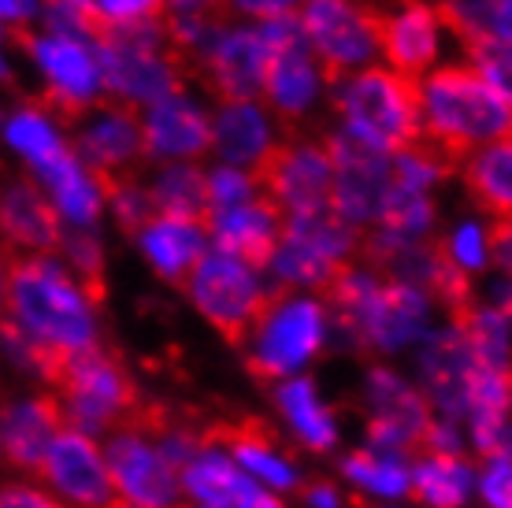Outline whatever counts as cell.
Returning <instances> with one entry per match:
<instances>
[{
	"label": "cell",
	"mask_w": 512,
	"mask_h": 508,
	"mask_svg": "<svg viewBox=\"0 0 512 508\" xmlns=\"http://www.w3.org/2000/svg\"><path fill=\"white\" fill-rule=\"evenodd\" d=\"M256 197H264V190H260V178L253 171L231 164H216L208 171V216L242 208V204L256 201Z\"/></svg>",
	"instance_id": "40"
},
{
	"label": "cell",
	"mask_w": 512,
	"mask_h": 508,
	"mask_svg": "<svg viewBox=\"0 0 512 508\" xmlns=\"http://www.w3.org/2000/svg\"><path fill=\"white\" fill-rule=\"evenodd\" d=\"M208 230H212V249L231 253L249 267H256V271H264L279 253L286 216L268 197H256V201L242 204V208L208 216Z\"/></svg>",
	"instance_id": "26"
},
{
	"label": "cell",
	"mask_w": 512,
	"mask_h": 508,
	"mask_svg": "<svg viewBox=\"0 0 512 508\" xmlns=\"http://www.w3.org/2000/svg\"><path fill=\"white\" fill-rule=\"evenodd\" d=\"M275 401H279L286 423L294 427V434L308 449L316 453H327L334 442H338V423H334V412L320 401L316 394V382L312 379H286L275 386Z\"/></svg>",
	"instance_id": "32"
},
{
	"label": "cell",
	"mask_w": 512,
	"mask_h": 508,
	"mask_svg": "<svg viewBox=\"0 0 512 508\" xmlns=\"http://www.w3.org/2000/svg\"><path fill=\"white\" fill-rule=\"evenodd\" d=\"M104 26H138L164 19L171 0H93Z\"/></svg>",
	"instance_id": "42"
},
{
	"label": "cell",
	"mask_w": 512,
	"mask_h": 508,
	"mask_svg": "<svg viewBox=\"0 0 512 508\" xmlns=\"http://www.w3.org/2000/svg\"><path fill=\"white\" fill-rule=\"evenodd\" d=\"M138 253L145 256V264L153 267L156 275L171 286H186L197 264L205 260L212 249V230L208 219H182V216H156L149 227L141 230Z\"/></svg>",
	"instance_id": "27"
},
{
	"label": "cell",
	"mask_w": 512,
	"mask_h": 508,
	"mask_svg": "<svg viewBox=\"0 0 512 508\" xmlns=\"http://www.w3.org/2000/svg\"><path fill=\"white\" fill-rule=\"evenodd\" d=\"M97 56L108 101L127 104L134 112H145L182 93L193 71L171 41L167 15L138 26H104V34L97 38Z\"/></svg>",
	"instance_id": "4"
},
{
	"label": "cell",
	"mask_w": 512,
	"mask_h": 508,
	"mask_svg": "<svg viewBox=\"0 0 512 508\" xmlns=\"http://www.w3.org/2000/svg\"><path fill=\"white\" fill-rule=\"evenodd\" d=\"M64 431H71V423H67L64 401L52 390L8 405L4 408V460H8V468L23 471V475H45V460Z\"/></svg>",
	"instance_id": "22"
},
{
	"label": "cell",
	"mask_w": 512,
	"mask_h": 508,
	"mask_svg": "<svg viewBox=\"0 0 512 508\" xmlns=\"http://www.w3.org/2000/svg\"><path fill=\"white\" fill-rule=\"evenodd\" d=\"M372 230H383V234H390L397 242H431L438 230L435 193H423V190H412V186L394 182L383 201L379 223H375Z\"/></svg>",
	"instance_id": "35"
},
{
	"label": "cell",
	"mask_w": 512,
	"mask_h": 508,
	"mask_svg": "<svg viewBox=\"0 0 512 508\" xmlns=\"http://www.w3.org/2000/svg\"><path fill=\"white\" fill-rule=\"evenodd\" d=\"M4 141L19 160L26 164V171L52 164L56 156H64L71 145L60 134V119L45 108V104H19L8 123H4Z\"/></svg>",
	"instance_id": "30"
},
{
	"label": "cell",
	"mask_w": 512,
	"mask_h": 508,
	"mask_svg": "<svg viewBox=\"0 0 512 508\" xmlns=\"http://www.w3.org/2000/svg\"><path fill=\"white\" fill-rule=\"evenodd\" d=\"M490 308L512 323V279H505V275H501V279L494 282V290H490Z\"/></svg>",
	"instance_id": "51"
},
{
	"label": "cell",
	"mask_w": 512,
	"mask_h": 508,
	"mask_svg": "<svg viewBox=\"0 0 512 508\" xmlns=\"http://www.w3.org/2000/svg\"><path fill=\"white\" fill-rule=\"evenodd\" d=\"M0 219H4V242L12 253L26 256H56L64 242V216L56 212L49 193L41 190L34 178L8 182L4 201H0Z\"/></svg>",
	"instance_id": "25"
},
{
	"label": "cell",
	"mask_w": 512,
	"mask_h": 508,
	"mask_svg": "<svg viewBox=\"0 0 512 508\" xmlns=\"http://www.w3.org/2000/svg\"><path fill=\"white\" fill-rule=\"evenodd\" d=\"M461 182L472 204L494 223L512 219V138H501L461 164Z\"/></svg>",
	"instance_id": "29"
},
{
	"label": "cell",
	"mask_w": 512,
	"mask_h": 508,
	"mask_svg": "<svg viewBox=\"0 0 512 508\" xmlns=\"http://www.w3.org/2000/svg\"><path fill=\"white\" fill-rule=\"evenodd\" d=\"M145 127V156L153 164H197L212 153V112L186 93L141 112Z\"/></svg>",
	"instance_id": "21"
},
{
	"label": "cell",
	"mask_w": 512,
	"mask_h": 508,
	"mask_svg": "<svg viewBox=\"0 0 512 508\" xmlns=\"http://www.w3.org/2000/svg\"><path fill=\"white\" fill-rule=\"evenodd\" d=\"M342 471H346L353 483L364 486V490L383 497H405L412 490V471L405 468V460L394 457V453H379L372 445L346 453Z\"/></svg>",
	"instance_id": "36"
},
{
	"label": "cell",
	"mask_w": 512,
	"mask_h": 508,
	"mask_svg": "<svg viewBox=\"0 0 512 508\" xmlns=\"http://www.w3.org/2000/svg\"><path fill=\"white\" fill-rule=\"evenodd\" d=\"M427 334H431V297L420 286L383 275L375 297L364 305L346 338L360 353H394V349H405Z\"/></svg>",
	"instance_id": "15"
},
{
	"label": "cell",
	"mask_w": 512,
	"mask_h": 508,
	"mask_svg": "<svg viewBox=\"0 0 512 508\" xmlns=\"http://www.w3.org/2000/svg\"><path fill=\"white\" fill-rule=\"evenodd\" d=\"M453 175H461V164L442 153V149H435L431 141H420V145L394 156V182L412 186V190L431 193Z\"/></svg>",
	"instance_id": "39"
},
{
	"label": "cell",
	"mask_w": 512,
	"mask_h": 508,
	"mask_svg": "<svg viewBox=\"0 0 512 508\" xmlns=\"http://www.w3.org/2000/svg\"><path fill=\"white\" fill-rule=\"evenodd\" d=\"M487 45L512 49V0H494V15H490V41H487Z\"/></svg>",
	"instance_id": "49"
},
{
	"label": "cell",
	"mask_w": 512,
	"mask_h": 508,
	"mask_svg": "<svg viewBox=\"0 0 512 508\" xmlns=\"http://www.w3.org/2000/svg\"><path fill=\"white\" fill-rule=\"evenodd\" d=\"M205 449H219L227 457L245 468L249 475H256L260 483L275 486V490H301V479H297V468L290 464V457L282 453L279 434L271 431L264 420L256 416H219V420H208L205 427Z\"/></svg>",
	"instance_id": "20"
},
{
	"label": "cell",
	"mask_w": 512,
	"mask_h": 508,
	"mask_svg": "<svg viewBox=\"0 0 512 508\" xmlns=\"http://www.w3.org/2000/svg\"><path fill=\"white\" fill-rule=\"evenodd\" d=\"M238 508H286L275 494H268L260 483H249V490L242 494V501H238Z\"/></svg>",
	"instance_id": "52"
},
{
	"label": "cell",
	"mask_w": 512,
	"mask_h": 508,
	"mask_svg": "<svg viewBox=\"0 0 512 508\" xmlns=\"http://www.w3.org/2000/svg\"><path fill=\"white\" fill-rule=\"evenodd\" d=\"M179 508H186V505H179Z\"/></svg>",
	"instance_id": "54"
},
{
	"label": "cell",
	"mask_w": 512,
	"mask_h": 508,
	"mask_svg": "<svg viewBox=\"0 0 512 508\" xmlns=\"http://www.w3.org/2000/svg\"><path fill=\"white\" fill-rule=\"evenodd\" d=\"M12 38L19 41V49L26 52V60L34 64L41 86H45L41 104L60 123H82L97 104L108 101L97 45L49 34V30H38V34L26 30V34H12Z\"/></svg>",
	"instance_id": "9"
},
{
	"label": "cell",
	"mask_w": 512,
	"mask_h": 508,
	"mask_svg": "<svg viewBox=\"0 0 512 508\" xmlns=\"http://www.w3.org/2000/svg\"><path fill=\"white\" fill-rule=\"evenodd\" d=\"M264 41H268V82H264V104L271 115L286 127H301L308 115L320 108L323 93L331 89V78L308 49L305 30L290 19H271L260 23Z\"/></svg>",
	"instance_id": "11"
},
{
	"label": "cell",
	"mask_w": 512,
	"mask_h": 508,
	"mask_svg": "<svg viewBox=\"0 0 512 508\" xmlns=\"http://www.w3.org/2000/svg\"><path fill=\"white\" fill-rule=\"evenodd\" d=\"M446 23L438 15L435 0H397L394 8L379 12V41L383 60L397 75L423 82L438 67Z\"/></svg>",
	"instance_id": "18"
},
{
	"label": "cell",
	"mask_w": 512,
	"mask_h": 508,
	"mask_svg": "<svg viewBox=\"0 0 512 508\" xmlns=\"http://www.w3.org/2000/svg\"><path fill=\"white\" fill-rule=\"evenodd\" d=\"M0 15L12 26V34H26L38 19H45V0H0Z\"/></svg>",
	"instance_id": "47"
},
{
	"label": "cell",
	"mask_w": 512,
	"mask_h": 508,
	"mask_svg": "<svg viewBox=\"0 0 512 508\" xmlns=\"http://www.w3.org/2000/svg\"><path fill=\"white\" fill-rule=\"evenodd\" d=\"M279 127L264 101H234L219 104L212 112V153L219 164L260 171L275 149H279Z\"/></svg>",
	"instance_id": "24"
},
{
	"label": "cell",
	"mask_w": 512,
	"mask_h": 508,
	"mask_svg": "<svg viewBox=\"0 0 512 508\" xmlns=\"http://www.w3.org/2000/svg\"><path fill=\"white\" fill-rule=\"evenodd\" d=\"M468 64L512 104V49H501V45H472L468 49Z\"/></svg>",
	"instance_id": "43"
},
{
	"label": "cell",
	"mask_w": 512,
	"mask_h": 508,
	"mask_svg": "<svg viewBox=\"0 0 512 508\" xmlns=\"http://www.w3.org/2000/svg\"><path fill=\"white\" fill-rule=\"evenodd\" d=\"M145 186L156 216L208 219V171L201 164H156Z\"/></svg>",
	"instance_id": "33"
},
{
	"label": "cell",
	"mask_w": 512,
	"mask_h": 508,
	"mask_svg": "<svg viewBox=\"0 0 512 508\" xmlns=\"http://www.w3.org/2000/svg\"><path fill=\"white\" fill-rule=\"evenodd\" d=\"M331 108L338 127L372 145L375 153L397 156L423 141L420 82L397 75L386 64L331 82Z\"/></svg>",
	"instance_id": "3"
},
{
	"label": "cell",
	"mask_w": 512,
	"mask_h": 508,
	"mask_svg": "<svg viewBox=\"0 0 512 508\" xmlns=\"http://www.w3.org/2000/svg\"><path fill=\"white\" fill-rule=\"evenodd\" d=\"M249 483L253 479L242 475V468L219 449H205L190 468L182 471V490L201 508H238Z\"/></svg>",
	"instance_id": "34"
},
{
	"label": "cell",
	"mask_w": 512,
	"mask_h": 508,
	"mask_svg": "<svg viewBox=\"0 0 512 508\" xmlns=\"http://www.w3.org/2000/svg\"><path fill=\"white\" fill-rule=\"evenodd\" d=\"M442 245H446V253L453 256V264L461 267V271H468V275L494 264V253H490V227L479 223V219H461V223L442 238Z\"/></svg>",
	"instance_id": "41"
},
{
	"label": "cell",
	"mask_w": 512,
	"mask_h": 508,
	"mask_svg": "<svg viewBox=\"0 0 512 508\" xmlns=\"http://www.w3.org/2000/svg\"><path fill=\"white\" fill-rule=\"evenodd\" d=\"M101 186H104L108 212H112L116 227L123 230L127 238H138L141 230L156 219V204H153V197H149V186H145L138 175L101 178Z\"/></svg>",
	"instance_id": "38"
},
{
	"label": "cell",
	"mask_w": 512,
	"mask_h": 508,
	"mask_svg": "<svg viewBox=\"0 0 512 508\" xmlns=\"http://www.w3.org/2000/svg\"><path fill=\"white\" fill-rule=\"evenodd\" d=\"M346 508H375V505H368V501H364L360 494H349L346 497Z\"/></svg>",
	"instance_id": "53"
},
{
	"label": "cell",
	"mask_w": 512,
	"mask_h": 508,
	"mask_svg": "<svg viewBox=\"0 0 512 508\" xmlns=\"http://www.w3.org/2000/svg\"><path fill=\"white\" fill-rule=\"evenodd\" d=\"M475 364L479 360H475L472 345H468V338L453 323L423 338V349H420L423 394L431 397V405L446 420L468 416V382H472Z\"/></svg>",
	"instance_id": "23"
},
{
	"label": "cell",
	"mask_w": 512,
	"mask_h": 508,
	"mask_svg": "<svg viewBox=\"0 0 512 508\" xmlns=\"http://www.w3.org/2000/svg\"><path fill=\"white\" fill-rule=\"evenodd\" d=\"M490 253H494V267L505 279H512V219L490 223Z\"/></svg>",
	"instance_id": "48"
},
{
	"label": "cell",
	"mask_w": 512,
	"mask_h": 508,
	"mask_svg": "<svg viewBox=\"0 0 512 508\" xmlns=\"http://www.w3.org/2000/svg\"><path fill=\"white\" fill-rule=\"evenodd\" d=\"M297 23L331 82L375 67V56H383L379 8L364 0H305Z\"/></svg>",
	"instance_id": "10"
},
{
	"label": "cell",
	"mask_w": 512,
	"mask_h": 508,
	"mask_svg": "<svg viewBox=\"0 0 512 508\" xmlns=\"http://www.w3.org/2000/svg\"><path fill=\"white\" fill-rule=\"evenodd\" d=\"M182 290L190 297V305L197 308V316L238 353L245 349L249 334L256 331V323L264 319L268 305L275 301V286L260 279L256 267H249L231 253H219V249H212L197 264V271L186 279Z\"/></svg>",
	"instance_id": "8"
},
{
	"label": "cell",
	"mask_w": 512,
	"mask_h": 508,
	"mask_svg": "<svg viewBox=\"0 0 512 508\" xmlns=\"http://www.w3.org/2000/svg\"><path fill=\"white\" fill-rule=\"evenodd\" d=\"M75 153L97 178L138 175L134 167L149 160L141 115L116 101L97 104L82 123H75Z\"/></svg>",
	"instance_id": "17"
},
{
	"label": "cell",
	"mask_w": 512,
	"mask_h": 508,
	"mask_svg": "<svg viewBox=\"0 0 512 508\" xmlns=\"http://www.w3.org/2000/svg\"><path fill=\"white\" fill-rule=\"evenodd\" d=\"M0 508H67V505L60 501V497L38 490V486L8 483L4 486V497H0Z\"/></svg>",
	"instance_id": "46"
},
{
	"label": "cell",
	"mask_w": 512,
	"mask_h": 508,
	"mask_svg": "<svg viewBox=\"0 0 512 508\" xmlns=\"http://www.w3.org/2000/svg\"><path fill=\"white\" fill-rule=\"evenodd\" d=\"M327 327H331V316L316 293L275 286V301L268 305L264 319L256 323V331L249 334V342L242 349L245 368L256 382H268V386L294 379V371L305 368L323 349Z\"/></svg>",
	"instance_id": "7"
},
{
	"label": "cell",
	"mask_w": 512,
	"mask_h": 508,
	"mask_svg": "<svg viewBox=\"0 0 512 508\" xmlns=\"http://www.w3.org/2000/svg\"><path fill=\"white\" fill-rule=\"evenodd\" d=\"M97 301L56 256L8 253L4 264V323L19 327L52 353L75 356L101 345Z\"/></svg>",
	"instance_id": "1"
},
{
	"label": "cell",
	"mask_w": 512,
	"mask_h": 508,
	"mask_svg": "<svg viewBox=\"0 0 512 508\" xmlns=\"http://www.w3.org/2000/svg\"><path fill=\"white\" fill-rule=\"evenodd\" d=\"M423 141L464 164L494 141L512 138V104L472 64L435 67L420 82Z\"/></svg>",
	"instance_id": "2"
},
{
	"label": "cell",
	"mask_w": 512,
	"mask_h": 508,
	"mask_svg": "<svg viewBox=\"0 0 512 508\" xmlns=\"http://www.w3.org/2000/svg\"><path fill=\"white\" fill-rule=\"evenodd\" d=\"M30 178L49 193V201L56 204V212L64 216L67 227H97L101 212L108 208L101 178L82 164V156L75 149H67L52 164L30 171Z\"/></svg>",
	"instance_id": "28"
},
{
	"label": "cell",
	"mask_w": 512,
	"mask_h": 508,
	"mask_svg": "<svg viewBox=\"0 0 512 508\" xmlns=\"http://www.w3.org/2000/svg\"><path fill=\"white\" fill-rule=\"evenodd\" d=\"M472 494V464L461 453H423L412 468L409 497L423 508H461Z\"/></svg>",
	"instance_id": "31"
},
{
	"label": "cell",
	"mask_w": 512,
	"mask_h": 508,
	"mask_svg": "<svg viewBox=\"0 0 512 508\" xmlns=\"http://www.w3.org/2000/svg\"><path fill=\"white\" fill-rule=\"evenodd\" d=\"M483 501L490 508H512V457L483 460Z\"/></svg>",
	"instance_id": "44"
},
{
	"label": "cell",
	"mask_w": 512,
	"mask_h": 508,
	"mask_svg": "<svg viewBox=\"0 0 512 508\" xmlns=\"http://www.w3.org/2000/svg\"><path fill=\"white\" fill-rule=\"evenodd\" d=\"M334 160V201L331 208L353 227H375L383 201L394 186V156L375 153L372 145L357 141L338 127L323 134Z\"/></svg>",
	"instance_id": "14"
},
{
	"label": "cell",
	"mask_w": 512,
	"mask_h": 508,
	"mask_svg": "<svg viewBox=\"0 0 512 508\" xmlns=\"http://www.w3.org/2000/svg\"><path fill=\"white\" fill-rule=\"evenodd\" d=\"M60 256H64L67 271L86 286V293H90L93 301L104 305V293H108V282H104L108 253H104V242L97 238V230L93 227H64Z\"/></svg>",
	"instance_id": "37"
},
{
	"label": "cell",
	"mask_w": 512,
	"mask_h": 508,
	"mask_svg": "<svg viewBox=\"0 0 512 508\" xmlns=\"http://www.w3.org/2000/svg\"><path fill=\"white\" fill-rule=\"evenodd\" d=\"M41 479H49L56 494L78 508H130L116 486L108 453L97 445V438L82 431H64L56 438Z\"/></svg>",
	"instance_id": "16"
},
{
	"label": "cell",
	"mask_w": 512,
	"mask_h": 508,
	"mask_svg": "<svg viewBox=\"0 0 512 508\" xmlns=\"http://www.w3.org/2000/svg\"><path fill=\"white\" fill-rule=\"evenodd\" d=\"M193 75L219 104L260 101L268 82V41L260 23H223L193 60Z\"/></svg>",
	"instance_id": "13"
},
{
	"label": "cell",
	"mask_w": 512,
	"mask_h": 508,
	"mask_svg": "<svg viewBox=\"0 0 512 508\" xmlns=\"http://www.w3.org/2000/svg\"><path fill=\"white\" fill-rule=\"evenodd\" d=\"M360 249H364V230L342 219L334 208L286 216L279 253L268 271L279 290H308L323 297L346 267L357 264Z\"/></svg>",
	"instance_id": "6"
},
{
	"label": "cell",
	"mask_w": 512,
	"mask_h": 508,
	"mask_svg": "<svg viewBox=\"0 0 512 508\" xmlns=\"http://www.w3.org/2000/svg\"><path fill=\"white\" fill-rule=\"evenodd\" d=\"M52 394L64 401L71 431H82L90 438H112L127 431L145 405L127 360L104 342L71 356L64 379Z\"/></svg>",
	"instance_id": "5"
},
{
	"label": "cell",
	"mask_w": 512,
	"mask_h": 508,
	"mask_svg": "<svg viewBox=\"0 0 512 508\" xmlns=\"http://www.w3.org/2000/svg\"><path fill=\"white\" fill-rule=\"evenodd\" d=\"M234 12L253 19V23H271V19H290L301 12L305 0H227Z\"/></svg>",
	"instance_id": "45"
},
{
	"label": "cell",
	"mask_w": 512,
	"mask_h": 508,
	"mask_svg": "<svg viewBox=\"0 0 512 508\" xmlns=\"http://www.w3.org/2000/svg\"><path fill=\"white\" fill-rule=\"evenodd\" d=\"M104 453L130 508H179L182 475L167 464L153 438L138 431H119L108 438Z\"/></svg>",
	"instance_id": "19"
},
{
	"label": "cell",
	"mask_w": 512,
	"mask_h": 508,
	"mask_svg": "<svg viewBox=\"0 0 512 508\" xmlns=\"http://www.w3.org/2000/svg\"><path fill=\"white\" fill-rule=\"evenodd\" d=\"M260 190L282 216H305L323 212L334 201V160L323 138H308L290 130L279 149L256 171Z\"/></svg>",
	"instance_id": "12"
},
{
	"label": "cell",
	"mask_w": 512,
	"mask_h": 508,
	"mask_svg": "<svg viewBox=\"0 0 512 508\" xmlns=\"http://www.w3.org/2000/svg\"><path fill=\"white\" fill-rule=\"evenodd\" d=\"M301 497H305L312 508H346V497L338 494V486L327 483V479L305 483V486H301Z\"/></svg>",
	"instance_id": "50"
}]
</instances>
